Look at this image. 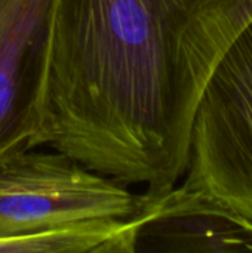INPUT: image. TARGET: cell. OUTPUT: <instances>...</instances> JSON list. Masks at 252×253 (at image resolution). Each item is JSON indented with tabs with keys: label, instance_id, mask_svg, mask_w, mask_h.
Wrapping results in <instances>:
<instances>
[{
	"label": "cell",
	"instance_id": "cell-1",
	"mask_svg": "<svg viewBox=\"0 0 252 253\" xmlns=\"http://www.w3.org/2000/svg\"><path fill=\"white\" fill-rule=\"evenodd\" d=\"M252 0H55L40 145L163 193L184 176L203 87Z\"/></svg>",
	"mask_w": 252,
	"mask_h": 253
},
{
	"label": "cell",
	"instance_id": "cell-2",
	"mask_svg": "<svg viewBox=\"0 0 252 253\" xmlns=\"http://www.w3.org/2000/svg\"><path fill=\"white\" fill-rule=\"evenodd\" d=\"M184 175L181 187L252 221V19L203 87Z\"/></svg>",
	"mask_w": 252,
	"mask_h": 253
},
{
	"label": "cell",
	"instance_id": "cell-3",
	"mask_svg": "<svg viewBox=\"0 0 252 253\" xmlns=\"http://www.w3.org/2000/svg\"><path fill=\"white\" fill-rule=\"evenodd\" d=\"M143 200L122 182L56 150H28L0 163V237L131 219Z\"/></svg>",
	"mask_w": 252,
	"mask_h": 253
},
{
	"label": "cell",
	"instance_id": "cell-4",
	"mask_svg": "<svg viewBox=\"0 0 252 253\" xmlns=\"http://www.w3.org/2000/svg\"><path fill=\"white\" fill-rule=\"evenodd\" d=\"M55 0H0V163L39 147Z\"/></svg>",
	"mask_w": 252,
	"mask_h": 253
},
{
	"label": "cell",
	"instance_id": "cell-5",
	"mask_svg": "<svg viewBox=\"0 0 252 253\" xmlns=\"http://www.w3.org/2000/svg\"><path fill=\"white\" fill-rule=\"evenodd\" d=\"M131 228V253L252 252V221L181 185L146 193Z\"/></svg>",
	"mask_w": 252,
	"mask_h": 253
}]
</instances>
